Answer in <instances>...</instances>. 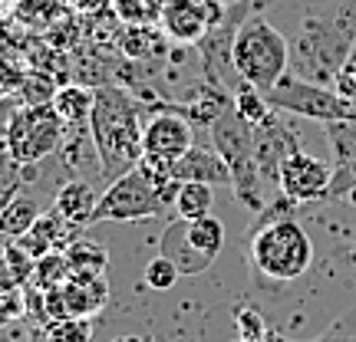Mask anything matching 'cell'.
Listing matches in <instances>:
<instances>
[{
  "mask_svg": "<svg viewBox=\"0 0 356 342\" xmlns=\"http://www.w3.org/2000/svg\"><path fill=\"white\" fill-rule=\"evenodd\" d=\"M333 181V168L323 165L320 158L293 148L284 162H280L277 191L293 204H310V201H327V191Z\"/></svg>",
  "mask_w": 356,
  "mask_h": 342,
  "instance_id": "cell-10",
  "label": "cell"
},
{
  "mask_svg": "<svg viewBox=\"0 0 356 342\" xmlns=\"http://www.w3.org/2000/svg\"><path fill=\"white\" fill-rule=\"evenodd\" d=\"M356 50V0H343L333 13H307L297 37L291 40L293 76L337 86Z\"/></svg>",
  "mask_w": 356,
  "mask_h": 342,
  "instance_id": "cell-1",
  "label": "cell"
},
{
  "mask_svg": "<svg viewBox=\"0 0 356 342\" xmlns=\"http://www.w3.org/2000/svg\"><path fill=\"white\" fill-rule=\"evenodd\" d=\"M142 112L136 99H129L122 89L99 86L89 112V139L99 158V175L106 185L139 165L142 158Z\"/></svg>",
  "mask_w": 356,
  "mask_h": 342,
  "instance_id": "cell-2",
  "label": "cell"
},
{
  "mask_svg": "<svg viewBox=\"0 0 356 342\" xmlns=\"http://www.w3.org/2000/svg\"><path fill=\"white\" fill-rule=\"evenodd\" d=\"M231 60H234V73L241 83L267 92L291 69V43L267 17L248 13L244 24L238 26Z\"/></svg>",
  "mask_w": 356,
  "mask_h": 342,
  "instance_id": "cell-5",
  "label": "cell"
},
{
  "mask_svg": "<svg viewBox=\"0 0 356 342\" xmlns=\"http://www.w3.org/2000/svg\"><path fill=\"white\" fill-rule=\"evenodd\" d=\"M33 280H37L43 290H56V287H63L66 280H70V264H66L63 250H53V254L40 257L37 270H33Z\"/></svg>",
  "mask_w": 356,
  "mask_h": 342,
  "instance_id": "cell-22",
  "label": "cell"
},
{
  "mask_svg": "<svg viewBox=\"0 0 356 342\" xmlns=\"http://www.w3.org/2000/svg\"><path fill=\"white\" fill-rule=\"evenodd\" d=\"M231 99H234V105H238V112L251 122V126H257V122H264L267 115L274 112L270 105H267V99H264V92L261 89H254V86H248V83H241V86L231 92Z\"/></svg>",
  "mask_w": 356,
  "mask_h": 342,
  "instance_id": "cell-21",
  "label": "cell"
},
{
  "mask_svg": "<svg viewBox=\"0 0 356 342\" xmlns=\"http://www.w3.org/2000/svg\"><path fill=\"white\" fill-rule=\"evenodd\" d=\"M47 339L50 342H89L92 339V319L89 316H66L50 323L47 330Z\"/></svg>",
  "mask_w": 356,
  "mask_h": 342,
  "instance_id": "cell-23",
  "label": "cell"
},
{
  "mask_svg": "<svg viewBox=\"0 0 356 342\" xmlns=\"http://www.w3.org/2000/svg\"><path fill=\"white\" fill-rule=\"evenodd\" d=\"M327 126V142L333 148V168L346 165L356 155V119H343V122H323Z\"/></svg>",
  "mask_w": 356,
  "mask_h": 342,
  "instance_id": "cell-20",
  "label": "cell"
},
{
  "mask_svg": "<svg viewBox=\"0 0 356 342\" xmlns=\"http://www.w3.org/2000/svg\"><path fill=\"white\" fill-rule=\"evenodd\" d=\"M356 191V155L346 162V165L333 168V181H330V191H327V198H343Z\"/></svg>",
  "mask_w": 356,
  "mask_h": 342,
  "instance_id": "cell-25",
  "label": "cell"
},
{
  "mask_svg": "<svg viewBox=\"0 0 356 342\" xmlns=\"http://www.w3.org/2000/svg\"><path fill=\"white\" fill-rule=\"evenodd\" d=\"M343 260H346L350 266H356V241L350 243V247H343Z\"/></svg>",
  "mask_w": 356,
  "mask_h": 342,
  "instance_id": "cell-28",
  "label": "cell"
},
{
  "mask_svg": "<svg viewBox=\"0 0 356 342\" xmlns=\"http://www.w3.org/2000/svg\"><path fill=\"white\" fill-rule=\"evenodd\" d=\"M113 342H152V339H142V336H119V339Z\"/></svg>",
  "mask_w": 356,
  "mask_h": 342,
  "instance_id": "cell-29",
  "label": "cell"
},
{
  "mask_svg": "<svg viewBox=\"0 0 356 342\" xmlns=\"http://www.w3.org/2000/svg\"><path fill=\"white\" fill-rule=\"evenodd\" d=\"M56 290H60L66 316H96L109 300L106 277H70Z\"/></svg>",
  "mask_w": 356,
  "mask_h": 342,
  "instance_id": "cell-14",
  "label": "cell"
},
{
  "mask_svg": "<svg viewBox=\"0 0 356 342\" xmlns=\"http://www.w3.org/2000/svg\"><path fill=\"white\" fill-rule=\"evenodd\" d=\"M314 342H356V339L353 336H343V332H323V336Z\"/></svg>",
  "mask_w": 356,
  "mask_h": 342,
  "instance_id": "cell-27",
  "label": "cell"
},
{
  "mask_svg": "<svg viewBox=\"0 0 356 342\" xmlns=\"http://www.w3.org/2000/svg\"><path fill=\"white\" fill-rule=\"evenodd\" d=\"M165 211H172V204L136 165L102 188L99 201L92 207V224L96 221H149V217H162Z\"/></svg>",
  "mask_w": 356,
  "mask_h": 342,
  "instance_id": "cell-9",
  "label": "cell"
},
{
  "mask_svg": "<svg viewBox=\"0 0 356 342\" xmlns=\"http://www.w3.org/2000/svg\"><path fill=\"white\" fill-rule=\"evenodd\" d=\"M66 264H70V277H106V247L92 241H73L63 250Z\"/></svg>",
  "mask_w": 356,
  "mask_h": 342,
  "instance_id": "cell-19",
  "label": "cell"
},
{
  "mask_svg": "<svg viewBox=\"0 0 356 342\" xmlns=\"http://www.w3.org/2000/svg\"><path fill=\"white\" fill-rule=\"evenodd\" d=\"M142 277H145V283H149V290L165 293V290H172V287H175L181 273H178V266L172 264L168 257L159 254L155 260H149V264H145V273H142Z\"/></svg>",
  "mask_w": 356,
  "mask_h": 342,
  "instance_id": "cell-24",
  "label": "cell"
},
{
  "mask_svg": "<svg viewBox=\"0 0 356 342\" xmlns=\"http://www.w3.org/2000/svg\"><path fill=\"white\" fill-rule=\"evenodd\" d=\"M24 313V300H20V287H7L0 290V326H7Z\"/></svg>",
  "mask_w": 356,
  "mask_h": 342,
  "instance_id": "cell-26",
  "label": "cell"
},
{
  "mask_svg": "<svg viewBox=\"0 0 356 342\" xmlns=\"http://www.w3.org/2000/svg\"><path fill=\"white\" fill-rule=\"evenodd\" d=\"M96 201H99V194H96V188L89 181H66L63 188L56 191V198H53V211L63 217L66 224L86 230L92 224Z\"/></svg>",
  "mask_w": 356,
  "mask_h": 342,
  "instance_id": "cell-15",
  "label": "cell"
},
{
  "mask_svg": "<svg viewBox=\"0 0 356 342\" xmlns=\"http://www.w3.org/2000/svg\"><path fill=\"white\" fill-rule=\"evenodd\" d=\"M297 148V135L293 128H287L280 122L277 109L267 115L264 122L254 126V162L257 171L264 178V185H274L277 188V175H280V162Z\"/></svg>",
  "mask_w": 356,
  "mask_h": 342,
  "instance_id": "cell-11",
  "label": "cell"
},
{
  "mask_svg": "<svg viewBox=\"0 0 356 342\" xmlns=\"http://www.w3.org/2000/svg\"><path fill=\"white\" fill-rule=\"evenodd\" d=\"M175 181H202L211 188H231V171L215 145H191L172 168Z\"/></svg>",
  "mask_w": 356,
  "mask_h": 342,
  "instance_id": "cell-12",
  "label": "cell"
},
{
  "mask_svg": "<svg viewBox=\"0 0 356 342\" xmlns=\"http://www.w3.org/2000/svg\"><path fill=\"white\" fill-rule=\"evenodd\" d=\"M66 139V122L60 119L53 102H30L20 105L10 122V135H7V155L20 168L40 165L60 152Z\"/></svg>",
  "mask_w": 356,
  "mask_h": 342,
  "instance_id": "cell-7",
  "label": "cell"
},
{
  "mask_svg": "<svg viewBox=\"0 0 356 342\" xmlns=\"http://www.w3.org/2000/svg\"><path fill=\"white\" fill-rule=\"evenodd\" d=\"M208 135L231 171V191L248 211H264V178L254 162V126L238 112L234 99L208 122Z\"/></svg>",
  "mask_w": 356,
  "mask_h": 342,
  "instance_id": "cell-4",
  "label": "cell"
},
{
  "mask_svg": "<svg viewBox=\"0 0 356 342\" xmlns=\"http://www.w3.org/2000/svg\"><path fill=\"white\" fill-rule=\"evenodd\" d=\"M211 204H215V191L211 185L202 181H181L175 191V201H172V214L181 221H198V217L211 214Z\"/></svg>",
  "mask_w": 356,
  "mask_h": 342,
  "instance_id": "cell-17",
  "label": "cell"
},
{
  "mask_svg": "<svg viewBox=\"0 0 356 342\" xmlns=\"http://www.w3.org/2000/svg\"><path fill=\"white\" fill-rule=\"evenodd\" d=\"M225 247V224L218 217H198V221H181L172 217L168 228L159 237V254L168 257L178 266L181 277H198L215 264V257Z\"/></svg>",
  "mask_w": 356,
  "mask_h": 342,
  "instance_id": "cell-6",
  "label": "cell"
},
{
  "mask_svg": "<svg viewBox=\"0 0 356 342\" xmlns=\"http://www.w3.org/2000/svg\"><path fill=\"white\" fill-rule=\"evenodd\" d=\"M40 204L33 198H24V194H17L7 207H3V214H0V237H7V241H20L26 230L33 228L40 221Z\"/></svg>",
  "mask_w": 356,
  "mask_h": 342,
  "instance_id": "cell-18",
  "label": "cell"
},
{
  "mask_svg": "<svg viewBox=\"0 0 356 342\" xmlns=\"http://www.w3.org/2000/svg\"><path fill=\"white\" fill-rule=\"evenodd\" d=\"M162 26L178 43H202V37L211 30V20L204 17V0H168L162 10Z\"/></svg>",
  "mask_w": 356,
  "mask_h": 342,
  "instance_id": "cell-13",
  "label": "cell"
},
{
  "mask_svg": "<svg viewBox=\"0 0 356 342\" xmlns=\"http://www.w3.org/2000/svg\"><path fill=\"white\" fill-rule=\"evenodd\" d=\"M92 99H96V89L86 86H63L53 92V105L60 119L66 122V128H89V112H92Z\"/></svg>",
  "mask_w": 356,
  "mask_h": 342,
  "instance_id": "cell-16",
  "label": "cell"
},
{
  "mask_svg": "<svg viewBox=\"0 0 356 342\" xmlns=\"http://www.w3.org/2000/svg\"><path fill=\"white\" fill-rule=\"evenodd\" d=\"M264 99L277 112H293V115H304V119H317V122L356 119V102L346 99L340 89L320 86V83L300 79V76H293V73H284L264 92Z\"/></svg>",
  "mask_w": 356,
  "mask_h": 342,
  "instance_id": "cell-8",
  "label": "cell"
},
{
  "mask_svg": "<svg viewBox=\"0 0 356 342\" xmlns=\"http://www.w3.org/2000/svg\"><path fill=\"white\" fill-rule=\"evenodd\" d=\"M251 270L270 283H293L314 266V241L291 214H257L248 230Z\"/></svg>",
  "mask_w": 356,
  "mask_h": 342,
  "instance_id": "cell-3",
  "label": "cell"
}]
</instances>
